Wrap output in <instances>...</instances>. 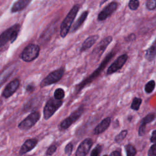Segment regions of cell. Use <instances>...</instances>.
<instances>
[{"label":"cell","mask_w":156,"mask_h":156,"mask_svg":"<svg viewBox=\"0 0 156 156\" xmlns=\"http://www.w3.org/2000/svg\"><path fill=\"white\" fill-rule=\"evenodd\" d=\"M20 29V24H15L4 30L1 34L0 44L1 46L5 45L8 41H10V43H13L16 39L18 32Z\"/></svg>","instance_id":"4"},{"label":"cell","mask_w":156,"mask_h":156,"mask_svg":"<svg viewBox=\"0 0 156 156\" xmlns=\"http://www.w3.org/2000/svg\"><path fill=\"white\" fill-rule=\"evenodd\" d=\"M155 85V83L154 80H151L148 82L144 87V90L147 93H151L154 89Z\"/></svg>","instance_id":"25"},{"label":"cell","mask_w":156,"mask_h":156,"mask_svg":"<svg viewBox=\"0 0 156 156\" xmlns=\"http://www.w3.org/2000/svg\"><path fill=\"white\" fill-rule=\"evenodd\" d=\"M40 51V49L38 44H29L23 50L20 54V57L26 62H30L38 57Z\"/></svg>","instance_id":"5"},{"label":"cell","mask_w":156,"mask_h":156,"mask_svg":"<svg viewBox=\"0 0 156 156\" xmlns=\"http://www.w3.org/2000/svg\"><path fill=\"white\" fill-rule=\"evenodd\" d=\"M155 118V115L154 113H150L146 115L141 121V124L138 129V135L140 136H143L145 132L146 125L148 123L151 122Z\"/></svg>","instance_id":"17"},{"label":"cell","mask_w":156,"mask_h":156,"mask_svg":"<svg viewBox=\"0 0 156 156\" xmlns=\"http://www.w3.org/2000/svg\"><path fill=\"white\" fill-rule=\"evenodd\" d=\"M40 114L38 112H34L29 114L24 119H23L18 127L20 130H27L31 129L40 119Z\"/></svg>","instance_id":"9"},{"label":"cell","mask_w":156,"mask_h":156,"mask_svg":"<svg viewBox=\"0 0 156 156\" xmlns=\"http://www.w3.org/2000/svg\"><path fill=\"white\" fill-rule=\"evenodd\" d=\"M64 97H65V91L62 88H58L54 91V98H55L56 99L62 100V99Z\"/></svg>","instance_id":"24"},{"label":"cell","mask_w":156,"mask_h":156,"mask_svg":"<svg viewBox=\"0 0 156 156\" xmlns=\"http://www.w3.org/2000/svg\"><path fill=\"white\" fill-rule=\"evenodd\" d=\"M37 143L38 140L35 138H30L26 140L21 146L19 151V154L20 155L26 154L27 152L32 150L37 146Z\"/></svg>","instance_id":"14"},{"label":"cell","mask_w":156,"mask_h":156,"mask_svg":"<svg viewBox=\"0 0 156 156\" xmlns=\"http://www.w3.org/2000/svg\"><path fill=\"white\" fill-rule=\"evenodd\" d=\"M88 12L87 10L84 11L82 13V14L78 18L77 21L72 26V27L71 28V30H70L71 33L76 32L77 30H78L80 27V26L82 25V24L85 21V20L88 16Z\"/></svg>","instance_id":"19"},{"label":"cell","mask_w":156,"mask_h":156,"mask_svg":"<svg viewBox=\"0 0 156 156\" xmlns=\"http://www.w3.org/2000/svg\"><path fill=\"white\" fill-rule=\"evenodd\" d=\"M128 5L130 10H135L139 7V1L137 0H130L129 2Z\"/></svg>","instance_id":"27"},{"label":"cell","mask_w":156,"mask_h":156,"mask_svg":"<svg viewBox=\"0 0 156 156\" xmlns=\"http://www.w3.org/2000/svg\"><path fill=\"white\" fill-rule=\"evenodd\" d=\"M99 35H90L88 38L85 39V40L83 42L80 49V52H82L87 50L88 49L90 48L97 41V40L99 38Z\"/></svg>","instance_id":"16"},{"label":"cell","mask_w":156,"mask_h":156,"mask_svg":"<svg viewBox=\"0 0 156 156\" xmlns=\"http://www.w3.org/2000/svg\"><path fill=\"white\" fill-rule=\"evenodd\" d=\"M57 151V146L55 144H51L46 150V155H52L53 154H54L55 152V151Z\"/></svg>","instance_id":"30"},{"label":"cell","mask_w":156,"mask_h":156,"mask_svg":"<svg viewBox=\"0 0 156 156\" xmlns=\"http://www.w3.org/2000/svg\"><path fill=\"white\" fill-rule=\"evenodd\" d=\"M102 150V146L101 144H97L90 153V156H99Z\"/></svg>","instance_id":"26"},{"label":"cell","mask_w":156,"mask_h":156,"mask_svg":"<svg viewBox=\"0 0 156 156\" xmlns=\"http://www.w3.org/2000/svg\"><path fill=\"white\" fill-rule=\"evenodd\" d=\"M142 99L139 98H134L132 101L130 108L133 110H138L141 104Z\"/></svg>","instance_id":"23"},{"label":"cell","mask_w":156,"mask_h":156,"mask_svg":"<svg viewBox=\"0 0 156 156\" xmlns=\"http://www.w3.org/2000/svg\"><path fill=\"white\" fill-rule=\"evenodd\" d=\"M112 40L113 37L109 35L105 37L98 44L90 55V62L91 64H95L99 61L101 55Z\"/></svg>","instance_id":"3"},{"label":"cell","mask_w":156,"mask_h":156,"mask_svg":"<svg viewBox=\"0 0 156 156\" xmlns=\"http://www.w3.org/2000/svg\"><path fill=\"white\" fill-rule=\"evenodd\" d=\"M148 156H156V143L151 146L147 152Z\"/></svg>","instance_id":"31"},{"label":"cell","mask_w":156,"mask_h":156,"mask_svg":"<svg viewBox=\"0 0 156 156\" xmlns=\"http://www.w3.org/2000/svg\"><path fill=\"white\" fill-rule=\"evenodd\" d=\"M128 55L126 54L119 56L108 68L107 74L110 75L120 69L127 60Z\"/></svg>","instance_id":"10"},{"label":"cell","mask_w":156,"mask_h":156,"mask_svg":"<svg viewBox=\"0 0 156 156\" xmlns=\"http://www.w3.org/2000/svg\"><path fill=\"white\" fill-rule=\"evenodd\" d=\"M127 156H135L136 154V150L134 146L131 144H129L125 146Z\"/></svg>","instance_id":"21"},{"label":"cell","mask_w":156,"mask_h":156,"mask_svg":"<svg viewBox=\"0 0 156 156\" xmlns=\"http://www.w3.org/2000/svg\"><path fill=\"white\" fill-rule=\"evenodd\" d=\"M79 4L74 5L62 22L60 30V35L61 37L65 38L71 30L73 23L77 15V13L79 12Z\"/></svg>","instance_id":"1"},{"label":"cell","mask_w":156,"mask_h":156,"mask_svg":"<svg viewBox=\"0 0 156 156\" xmlns=\"http://www.w3.org/2000/svg\"><path fill=\"white\" fill-rule=\"evenodd\" d=\"M93 143V140L90 138H87L83 140L77 148L75 156H86L89 152Z\"/></svg>","instance_id":"11"},{"label":"cell","mask_w":156,"mask_h":156,"mask_svg":"<svg viewBox=\"0 0 156 156\" xmlns=\"http://www.w3.org/2000/svg\"><path fill=\"white\" fill-rule=\"evenodd\" d=\"M150 140L152 143H156V130L152 132Z\"/></svg>","instance_id":"33"},{"label":"cell","mask_w":156,"mask_h":156,"mask_svg":"<svg viewBox=\"0 0 156 156\" xmlns=\"http://www.w3.org/2000/svg\"><path fill=\"white\" fill-rule=\"evenodd\" d=\"M127 130H122L118 135H117L115 138V141L117 143H121L124 139L126 138V136L127 135Z\"/></svg>","instance_id":"22"},{"label":"cell","mask_w":156,"mask_h":156,"mask_svg":"<svg viewBox=\"0 0 156 156\" xmlns=\"http://www.w3.org/2000/svg\"><path fill=\"white\" fill-rule=\"evenodd\" d=\"M135 39V35L134 34H131L129 35H128L126 38V41H132Z\"/></svg>","instance_id":"32"},{"label":"cell","mask_w":156,"mask_h":156,"mask_svg":"<svg viewBox=\"0 0 156 156\" xmlns=\"http://www.w3.org/2000/svg\"><path fill=\"white\" fill-rule=\"evenodd\" d=\"M63 102L62 100H58L55 98H51L48 100L43 108L44 119L45 120L49 119L62 105Z\"/></svg>","instance_id":"6"},{"label":"cell","mask_w":156,"mask_h":156,"mask_svg":"<svg viewBox=\"0 0 156 156\" xmlns=\"http://www.w3.org/2000/svg\"><path fill=\"white\" fill-rule=\"evenodd\" d=\"M118 2L113 1L109 3L98 15V20L99 21H104L109 17L117 9Z\"/></svg>","instance_id":"13"},{"label":"cell","mask_w":156,"mask_h":156,"mask_svg":"<svg viewBox=\"0 0 156 156\" xmlns=\"http://www.w3.org/2000/svg\"><path fill=\"white\" fill-rule=\"evenodd\" d=\"M111 121L112 119L110 117H106L103 119L101 122L94 129L93 133L94 135H99L105 132L110 126Z\"/></svg>","instance_id":"15"},{"label":"cell","mask_w":156,"mask_h":156,"mask_svg":"<svg viewBox=\"0 0 156 156\" xmlns=\"http://www.w3.org/2000/svg\"><path fill=\"white\" fill-rule=\"evenodd\" d=\"M115 55V52H110L104 59L103 62L100 64V65L99 66V67L98 68V69H96L93 73H92V74L91 75H90L88 77H87L85 80H83L82 82H81L79 85H77L76 87L77 92H79L82 88H83V87L86 85H87L88 84L90 83L92 81H93L98 76H99V75L101 74V73L104 69V68H105L107 64L108 63V62L110 60V59Z\"/></svg>","instance_id":"2"},{"label":"cell","mask_w":156,"mask_h":156,"mask_svg":"<svg viewBox=\"0 0 156 156\" xmlns=\"http://www.w3.org/2000/svg\"><path fill=\"white\" fill-rule=\"evenodd\" d=\"M84 112V106L81 105L77 109L73 112L68 117L63 120L60 124V127L62 130H65L69 127L73 123H74L83 114Z\"/></svg>","instance_id":"8"},{"label":"cell","mask_w":156,"mask_h":156,"mask_svg":"<svg viewBox=\"0 0 156 156\" xmlns=\"http://www.w3.org/2000/svg\"><path fill=\"white\" fill-rule=\"evenodd\" d=\"M103 156H108V155H103Z\"/></svg>","instance_id":"36"},{"label":"cell","mask_w":156,"mask_h":156,"mask_svg":"<svg viewBox=\"0 0 156 156\" xmlns=\"http://www.w3.org/2000/svg\"><path fill=\"white\" fill-rule=\"evenodd\" d=\"M65 69L63 67L58 68L51 72L46 77H44L40 82V87L44 88L48 85L55 83L58 82L63 77Z\"/></svg>","instance_id":"7"},{"label":"cell","mask_w":156,"mask_h":156,"mask_svg":"<svg viewBox=\"0 0 156 156\" xmlns=\"http://www.w3.org/2000/svg\"><path fill=\"white\" fill-rule=\"evenodd\" d=\"M26 91H27V92H32V91H34V86H33L32 85H31V84H29V85H27V87H26Z\"/></svg>","instance_id":"34"},{"label":"cell","mask_w":156,"mask_h":156,"mask_svg":"<svg viewBox=\"0 0 156 156\" xmlns=\"http://www.w3.org/2000/svg\"><path fill=\"white\" fill-rule=\"evenodd\" d=\"M109 156H122L121 154L119 151H114L111 152Z\"/></svg>","instance_id":"35"},{"label":"cell","mask_w":156,"mask_h":156,"mask_svg":"<svg viewBox=\"0 0 156 156\" xmlns=\"http://www.w3.org/2000/svg\"><path fill=\"white\" fill-rule=\"evenodd\" d=\"M73 149V144L72 143H68L65 147V153L68 155L70 156L72 154Z\"/></svg>","instance_id":"29"},{"label":"cell","mask_w":156,"mask_h":156,"mask_svg":"<svg viewBox=\"0 0 156 156\" xmlns=\"http://www.w3.org/2000/svg\"><path fill=\"white\" fill-rule=\"evenodd\" d=\"M20 84V83L18 79H15L10 81L3 90L2 96L7 99L12 96L18 88Z\"/></svg>","instance_id":"12"},{"label":"cell","mask_w":156,"mask_h":156,"mask_svg":"<svg viewBox=\"0 0 156 156\" xmlns=\"http://www.w3.org/2000/svg\"><path fill=\"white\" fill-rule=\"evenodd\" d=\"M146 6L148 10H152L156 8V0H149L146 2Z\"/></svg>","instance_id":"28"},{"label":"cell","mask_w":156,"mask_h":156,"mask_svg":"<svg viewBox=\"0 0 156 156\" xmlns=\"http://www.w3.org/2000/svg\"><path fill=\"white\" fill-rule=\"evenodd\" d=\"M30 2L31 1L30 0H19L16 1L11 8V12L15 13L23 10L28 6Z\"/></svg>","instance_id":"18"},{"label":"cell","mask_w":156,"mask_h":156,"mask_svg":"<svg viewBox=\"0 0 156 156\" xmlns=\"http://www.w3.org/2000/svg\"><path fill=\"white\" fill-rule=\"evenodd\" d=\"M156 55V39L152 46L149 48L146 51L145 57L148 60H152Z\"/></svg>","instance_id":"20"}]
</instances>
